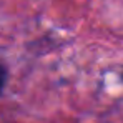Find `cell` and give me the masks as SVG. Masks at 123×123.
Returning a JSON list of instances; mask_svg holds the SVG:
<instances>
[{"label": "cell", "instance_id": "cell-2", "mask_svg": "<svg viewBox=\"0 0 123 123\" xmlns=\"http://www.w3.org/2000/svg\"><path fill=\"white\" fill-rule=\"evenodd\" d=\"M122 78H123V73H122Z\"/></svg>", "mask_w": 123, "mask_h": 123}, {"label": "cell", "instance_id": "cell-1", "mask_svg": "<svg viewBox=\"0 0 123 123\" xmlns=\"http://www.w3.org/2000/svg\"><path fill=\"white\" fill-rule=\"evenodd\" d=\"M5 83H7V68L0 63V95L5 88Z\"/></svg>", "mask_w": 123, "mask_h": 123}]
</instances>
